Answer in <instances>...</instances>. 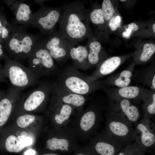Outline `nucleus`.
<instances>
[{
	"label": "nucleus",
	"mask_w": 155,
	"mask_h": 155,
	"mask_svg": "<svg viewBox=\"0 0 155 155\" xmlns=\"http://www.w3.org/2000/svg\"><path fill=\"white\" fill-rule=\"evenodd\" d=\"M145 152L143 150L140 148L139 150L135 152L133 155H145Z\"/></svg>",
	"instance_id": "nucleus-39"
},
{
	"label": "nucleus",
	"mask_w": 155,
	"mask_h": 155,
	"mask_svg": "<svg viewBox=\"0 0 155 155\" xmlns=\"http://www.w3.org/2000/svg\"><path fill=\"white\" fill-rule=\"evenodd\" d=\"M28 68L38 79L48 74L54 66L53 59L40 38L28 57Z\"/></svg>",
	"instance_id": "nucleus-8"
},
{
	"label": "nucleus",
	"mask_w": 155,
	"mask_h": 155,
	"mask_svg": "<svg viewBox=\"0 0 155 155\" xmlns=\"http://www.w3.org/2000/svg\"><path fill=\"white\" fill-rule=\"evenodd\" d=\"M24 0L6 1L5 2L15 16L14 22L19 24L26 28L30 27L32 13L30 5Z\"/></svg>",
	"instance_id": "nucleus-12"
},
{
	"label": "nucleus",
	"mask_w": 155,
	"mask_h": 155,
	"mask_svg": "<svg viewBox=\"0 0 155 155\" xmlns=\"http://www.w3.org/2000/svg\"><path fill=\"white\" fill-rule=\"evenodd\" d=\"M6 92V91L0 90V101L5 95Z\"/></svg>",
	"instance_id": "nucleus-41"
},
{
	"label": "nucleus",
	"mask_w": 155,
	"mask_h": 155,
	"mask_svg": "<svg viewBox=\"0 0 155 155\" xmlns=\"http://www.w3.org/2000/svg\"><path fill=\"white\" fill-rule=\"evenodd\" d=\"M73 155H95L89 148L86 146L80 147L73 153Z\"/></svg>",
	"instance_id": "nucleus-34"
},
{
	"label": "nucleus",
	"mask_w": 155,
	"mask_h": 155,
	"mask_svg": "<svg viewBox=\"0 0 155 155\" xmlns=\"http://www.w3.org/2000/svg\"><path fill=\"white\" fill-rule=\"evenodd\" d=\"M40 6L37 11L32 13L30 27L38 28L42 34L47 35L54 31L61 16L63 7H51L44 4Z\"/></svg>",
	"instance_id": "nucleus-7"
},
{
	"label": "nucleus",
	"mask_w": 155,
	"mask_h": 155,
	"mask_svg": "<svg viewBox=\"0 0 155 155\" xmlns=\"http://www.w3.org/2000/svg\"><path fill=\"white\" fill-rule=\"evenodd\" d=\"M87 38L88 40L86 46L88 51V61L91 64H95L99 61L102 45L96 38L92 36L91 33Z\"/></svg>",
	"instance_id": "nucleus-18"
},
{
	"label": "nucleus",
	"mask_w": 155,
	"mask_h": 155,
	"mask_svg": "<svg viewBox=\"0 0 155 155\" xmlns=\"http://www.w3.org/2000/svg\"><path fill=\"white\" fill-rule=\"evenodd\" d=\"M139 88L135 86H129L121 88L118 91L120 96L125 99H131L137 96L139 94Z\"/></svg>",
	"instance_id": "nucleus-25"
},
{
	"label": "nucleus",
	"mask_w": 155,
	"mask_h": 155,
	"mask_svg": "<svg viewBox=\"0 0 155 155\" xmlns=\"http://www.w3.org/2000/svg\"><path fill=\"white\" fill-rule=\"evenodd\" d=\"M121 59L118 56L110 58L104 61L100 68V73L103 75L109 74L116 69L120 65Z\"/></svg>",
	"instance_id": "nucleus-21"
},
{
	"label": "nucleus",
	"mask_w": 155,
	"mask_h": 155,
	"mask_svg": "<svg viewBox=\"0 0 155 155\" xmlns=\"http://www.w3.org/2000/svg\"><path fill=\"white\" fill-rule=\"evenodd\" d=\"M47 36L45 38L40 40L53 59L57 60L65 57L68 53V40L64 38L59 31L55 30Z\"/></svg>",
	"instance_id": "nucleus-11"
},
{
	"label": "nucleus",
	"mask_w": 155,
	"mask_h": 155,
	"mask_svg": "<svg viewBox=\"0 0 155 155\" xmlns=\"http://www.w3.org/2000/svg\"><path fill=\"white\" fill-rule=\"evenodd\" d=\"M3 68L0 62V82L7 83L6 78L3 73Z\"/></svg>",
	"instance_id": "nucleus-36"
},
{
	"label": "nucleus",
	"mask_w": 155,
	"mask_h": 155,
	"mask_svg": "<svg viewBox=\"0 0 155 155\" xmlns=\"http://www.w3.org/2000/svg\"><path fill=\"white\" fill-rule=\"evenodd\" d=\"M143 118L150 119L155 113V94H154L151 99L147 100L144 106Z\"/></svg>",
	"instance_id": "nucleus-28"
},
{
	"label": "nucleus",
	"mask_w": 155,
	"mask_h": 155,
	"mask_svg": "<svg viewBox=\"0 0 155 155\" xmlns=\"http://www.w3.org/2000/svg\"><path fill=\"white\" fill-rule=\"evenodd\" d=\"M46 1V0H34V2L37 3L40 6L43 4L44 2Z\"/></svg>",
	"instance_id": "nucleus-42"
},
{
	"label": "nucleus",
	"mask_w": 155,
	"mask_h": 155,
	"mask_svg": "<svg viewBox=\"0 0 155 155\" xmlns=\"http://www.w3.org/2000/svg\"><path fill=\"white\" fill-rule=\"evenodd\" d=\"M103 120L100 111L90 108L78 113L70 123L78 140L85 141L98 133Z\"/></svg>",
	"instance_id": "nucleus-4"
},
{
	"label": "nucleus",
	"mask_w": 155,
	"mask_h": 155,
	"mask_svg": "<svg viewBox=\"0 0 155 155\" xmlns=\"http://www.w3.org/2000/svg\"><path fill=\"white\" fill-rule=\"evenodd\" d=\"M155 51V45L152 43L145 44L140 57V60L143 62L148 61Z\"/></svg>",
	"instance_id": "nucleus-29"
},
{
	"label": "nucleus",
	"mask_w": 155,
	"mask_h": 155,
	"mask_svg": "<svg viewBox=\"0 0 155 155\" xmlns=\"http://www.w3.org/2000/svg\"><path fill=\"white\" fill-rule=\"evenodd\" d=\"M5 60L3 72L12 86L23 90L37 83L38 79L28 67L10 58Z\"/></svg>",
	"instance_id": "nucleus-6"
},
{
	"label": "nucleus",
	"mask_w": 155,
	"mask_h": 155,
	"mask_svg": "<svg viewBox=\"0 0 155 155\" xmlns=\"http://www.w3.org/2000/svg\"><path fill=\"white\" fill-rule=\"evenodd\" d=\"M118 105V107L115 108H120V111H119L135 126L140 117L137 108L127 99L121 100L119 102Z\"/></svg>",
	"instance_id": "nucleus-17"
},
{
	"label": "nucleus",
	"mask_w": 155,
	"mask_h": 155,
	"mask_svg": "<svg viewBox=\"0 0 155 155\" xmlns=\"http://www.w3.org/2000/svg\"><path fill=\"white\" fill-rule=\"evenodd\" d=\"M68 41V53L71 59L80 63L88 60V51L86 46L80 45L77 42Z\"/></svg>",
	"instance_id": "nucleus-19"
},
{
	"label": "nucleus",
	"mask_w": 155,
	"mask_h": 155,
	"mask_svg": "<svg viewBox=\"0 0 155 155\" xmlns=\"http://www.w3.org/2000/svg\"><path fill=\"white\" fill-rule=\"evenodd\" d=\"M35 119L34 116L26 114L19 117L17 119V123L20 127L24 128L34 121Z\"/></svg>",
	"instance_id": "nucleus-30"
},
{
	"label": "nucleus",
	"mask_w": 155,
	"mask_h": 155,
	"mask_svg": "<svg viewBox=\"0 0 155 155\" xmlns=\"http://www.w3.org/2000/svg\"><path fill=\"white\" fill-rule=\"evenodd\" d=\"M121 18L118 14L114 13L108 23V25L113 31H115L120 26Z\"/></svg>",
	"instance_id": "nucleus-32"
},
{
	"label": "nucleus",
	"mask_w": 155,
	"mask_h": 155,
	"mask_svg": "<svg viewBox=\"0 0 155 155\" xmlns=\"http://www.w3.org/2000/svg\"><path fill=\"white\" fill-rule=\"evenodd\" d=\"M46 88L39 85L37 87L26 94L23 104L24 110L28 111L37 109L45 101L46 97Z\"/></svg>",
	"instance_id": "nucleus-15"
},
{
	"label": "nucleus",
	"mask_w": 155,
	"mask_h": 155,
	"mask_svg": "<svg viewBox=\"0 0 155 155\" xmlns=\"http://www.w3.org/2000/svg\"><path fill=\"white\" fill-rule=\"evenodd\" d=\"M73 108L71 106L60 101L57 102L53 108V119L56 127H62L68 125L71 120Z\"/></svg>",
	"instance_id": "nucleus-14"
},
{
	"label": "nucleus",
	"mask_w": 155,
	"mask_h": 155,
	"mask_svg": "<svg viewBox=\"0 0 155 155\" xmlns=\"http://www.w3.org/2000/svg\"><path fill=\"white\" fill-rule=\"evenodd\" d=\"M54 136L46 141V147L56 153L70 154L81 147L75 132L69 125L56 127Z\"/></svg>",
	"instance_id": "nucleus-5"
},
{
	"label": "nucleus",
	"mask_w": 155,
	"mask_h": 155,
	"mask_svg": "<svg viewBox=\"0 0 155 155\" xmlns=\"http://www.w3.org/2000/svg\"><path fill=\"white\" fill-rule=\"evenodd\" d=\"M152 85L154 89L155 88V75H154L152 80Z\"/></svg>",
	"instance_id": "nucleus-43"
},
{
	"label": "nucleus",
	"mask_w": 155,
	"mask_h": 155,
	"mask_svg": "<svg viewBox=\"0 0 155 155\" xmlns=\"http://www.w3.org/2000/svg\"><path fill=\"white\" fill-rule=\"evenodd\" d=\"M101 8L105 20L108 25V22L115 13L114 7L111 1L104 0L102 1Z\"/></svg>",
	"instance_id": "nucleus-26"
},
{
	"label": "nucleus",
	"mask_w": 155,
	"mask_h": 155,
	"mask_svg": "<svg viewBox=\"0 0 155 155\" xmlns=\"http://www.w3.org/2000/svg\"><path fill=\"white\" fill-rule=\"evenodd\" d=\"M66 86L72 92L79 94H84L89 91L88 84L81 79L75 76L68 78L65 81Z\"/></svg>",
	"instance_id": "nucleus-20"
},
{
	"label": "nucleus",
	"mask_w": 155,
	"mask_h": 155,
	"mask_svg": "<svg viewBox=\"0 0 155 155\" xmlns=\"http://www.w3.org/2000/svg\"><path fill=\"white\" fill-rule=\"evenodd\" d=\"M5 147L6 150L9 152H19L25 148L21 145L13 135H10L6 139L5 142Z\"/></svg>",
	"instance_id": "nucleus-24"
},
{
	"label": "nucleus",
	"mask_w": 155,
	"mask_h": 155,
	"mask_svg": "<svg viewBox=\"0 0 155 155\" xmlns=\"http://www.w3.org/2000/svg\"><path fill=\"white\" fill-rule=\"evenodd\" d=\"M138 29V26L135 23L132 22L129 24L127 28L122 34V37L126 39H129L130 38L132 33L137 31Z\"/></svg>",
	"instance_id": "nucleus-33"
},
{
	"label": "nucleus",
	"mask_w": 155,
	"mask_h": 155,
	"mask_svg": "<svg viewBox=\"0 0 155 155\" xmlns=\"http://www.w3.org/2000/svg\"><path fill=\"white\" fill-rule=\"evenodd\" d=\"M89 14L82 1H74L63 6L59 21V33L65 39L73 42L87 38L91 33Z\"/></svg>",
	"instance_id": "nucleus-1"
},
{
	"label": "nucleus",
	"mask_w": 155,
	"mask_h": 155,
	"mask_svg": "<svg viewBox=\"0 0 155 155\" xmlns=\"http://www.w3.org/2000/svg\"><path fill=\"white\" fill-rule=\"evenodd\" d=\"M22 135L25 137H26V136L27 135L26 133L24 131L22 133Z\"/></svg>",
	"instance_id": "nucleus-45"
},
{
	"label": "nucleus",
	"mask_w": 155,
	"mask_h": 155,
	"mask_svg": "<svg viewBox=\"0 0 155 155\" xmlns=\"http://www.w3.org/2000/svg\"><path fill=\"white\" fill-rule=\"evenodd\" d=\"M12 25L5 48L10 58L20 62L28 58L42 34H29L24 26H18L14 22Z\"/></svg>",
	"instance_id": "nucleus-2"
},
{
	"label": "nucleus",
	"mask_w": 155,
	"mask_h": 155,
	"mask_svg": "<svg viewBox=\"0 0 155 155\" xmlns=\"http://www.w3.org/2000/svg\"><path fill=\"white\" fill-rule=\"evenodd\" d=\"M59 101L73 108L80 109L84 104L85 99L80 94H71L63 97Z\"/></svg>",
	"instance_id": "nucleus-22"
},
{
	"label": "nucleus",
	"mask_w": 155,
	"mask_h": 155,
	"mask_svg": "<svg viewBox=\"0 0 155 155\" xmlns=\"http://www.w3.org/2000/svg\"><path fill=\"white\" fill-rule=\"evenodd\" d=\"M22 90L11 86L0 101V127L7 121L12 110L13 102L19 97Z\"/></svg>",
	"instance_id": "nucleus-13"
},
{
	"label": "nucleus",
	"mask_w": 155,
	"mask_h": 155,
	"mask_svg": "<svg viewBox=\"0 0 155 155\" xmlns=\"http://www.w3.org/2000/svg\"><path fill=\"white\" fill-rule=\"evenodd\" d=\"M135 141L145 152L154 154L155 126L149 119L143 118L135 125Z\"/></svg>",
	"instance_id": "nucleus-10"
},
{
	"label": "nucleus",
	"mask_w": 155,
	"mask_h": 155,
	"mask_svg": "<svg viewBox=\"0 0 155 155\" xmlns=\"http://www.w3.org/2000/svg\"><path fill=\"white\" fill-rule=\"evenodd\" d=\"M9 58H10L8 56L5 54L2 46L0 42V60L1 59H3L5 60Z\"/></svg>",
	"instance_id": "nucleus-37"
},
{
	"label": "nucleus",
	"mask_w": 155,
	"mask_h": 155,
	"mask_svg": "<svg viewBox=\"0 0 155 155\" xmlns=\"http://www.w3.org/2000/svg\"><path fill=\"white\" fill-rule=\"evenodd\" d=\"M131 75L132 73L129 70L122 71L120 73L119 77L115 80V85L121 88L128 86L131 82Z\"/></svg>",
	"instance_id": "nucleus-27"
},
{
	"label": "nucleus",
	"mask_w": 155,
	"mask_h": 155,
	"mask_svg": "<svg viewBox=\"0 0 155 155\" xmlns=\"http://www.w3.org/2000/svg\"><path fill=\"white\" fill-rule=\"evenodd\" d=\"M105 120V130L123 146L135 141V129L132 123L115 108L107 112Z\"/></svg>",
	"instance_id": "nucleus-3"
},
{
	"label": "nucleus",
	"mask_w": 155,
	"mask_h": 155,
	"mask_svg": "<svg viewBox=\"0 0 155 155\" xmlns=\"http://www.w3.org/2000/svg\"><path fill=\"white\" fill-rule=\"evenodd\" d=\"M36 153L35 151L31 149L26 150L24 153V155H34Z\"/></svg>",
	"instance_id": "nucleus-38"
},
{
	"label": "nucleus",
	"mask_w": 155,
	"mask_h": 155,
	"mask_svg": "<svg viewBox=\"0 0 155 155\" xmlns=\"http://www.w3.org/2000/svg\"><path fill=\"white\" fill-rule=\"evenodd\" d=\"M88 140V146L95 155H117L123 146L105 129Z\"/></svg>",
	"instance_id": "nucleus-9"
},
{
	"label": "nucleus",
	"mask_w": 155,
	"mask_h": 155,
	"mask_svg": "<svg viewBox=\"0 0 155 155\" xmlns=\"http://www.w3.org/2000/svg\"><path fill=\"white\" fill-rule=\"evenodd\" d=\"M140 148L137 144L135 142L130 144L122 148L121 152L117 155H133Z\"/></svg>",
	"instance_id": "nucleus-31"
},
{
	"label": "nucleus",
	"mask_w": 155,
	"mask_h": 155,
	"mask_svg": "<svg viewBox=\"0 0 155 155\" xmlns=\"http://www.w3.org/2000/svg\"><path fill=\"white\" fill-rule=\"evenodd\" d=\"M42 155H71L70 154H65L57 153H49L44 154Z\"/></svg>",
	"instance_id": "nucleus-40"
},
{
	"label": "nucleus",
	"mask_w": 155,
	"mask_h": 155,
	"mask_svg": "<svg viewBox=\"0 0 155 155\" xmlns=\"http://www.w3.org/2000/svg\"><path fill=\"white\" fill-rule=\"evenodd\" d=\"M89 18L98 36L100 37L106 36L107 25L101 7H94L90 12Z\"/></svg>",
	"instance_id": "nucleus-16"
},
{
	"label": "nucleus",
	"mask_w": 155,
	"mask_h": 155,
	"mask_svg": "<svg viewBox=\"0 0 155 155\" xmlns=\"http://www.w3.org/2000/svg\"><path fill=\"white\" fill-rule=\"evenodd\" d=\"M12 24H11L5 17L0 13V42H5L9 37L11 31Z\"/></svg>",
	"instance_id": "nucleus-23"
},
{
	"label": "nucleus",
	"mask_w": 155,
	"mask_h": 155,
	"mask_svg": "<svg viewBox=\"0 0 155 155\" xmlns=\"http://www.w3.org/2000/svg\"><path fill=\"white\" fill-rule=\"evenodd\" d=\"M17 139L20 144L25 147L31 145L32 143V139L28 137H25L21 135L18 136Z\"/></svg>",
	"instance_id": "nucleus-35"
},
{
	"label": "nucleus",
	"mask_w": 155,
	"mask_h": 155,
	"mask_svg": "<svg viewBox=\"0 0 155 155\" xmlns=\"http://www.w3.org/2000/svg\"><path fill=\"white\" fill-rule=\"evenodd\" d=\"M152 30L153 32L155 33V23H154L153 24L152 26Z\"/></svg>",
	"instance_id": "nucleus-44"
}]
</instances>
